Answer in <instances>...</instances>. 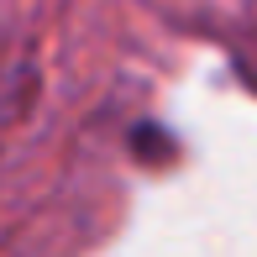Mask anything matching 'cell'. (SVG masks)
<instances>
[{"instance_id":"1","label":"cell","mask_w":257,"mask_h":257,"mask_svg":"<svg viewBox=\"0 0 257 257\" xmlns=\"http://www.w3.org/2000/svg\"><path fill=\"white\" fill-rule=\"evenodd\" d=\"M132 153L142 163H168L173 158V137H163V126H153V121H142L132 132Z\"/></svg>"}]
</instances>
